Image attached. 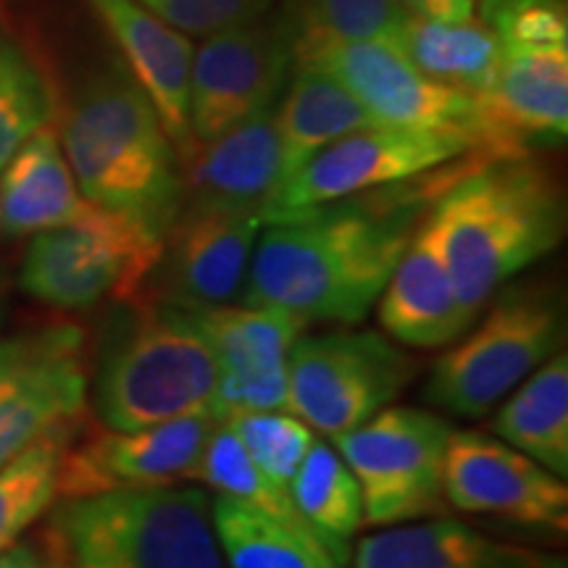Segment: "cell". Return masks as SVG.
Wrapping results in <instances>:
<instances>
[{"label":"cell","mask_w":568,"mask_h":568,"mask_svg":"<svg viewBox=\"0 0 568 568\" xmlns=\"http://www.w3.org/2000/svg\"><path fill=\"white\" fill-rule=\"evenodd\" d=\"M453 172H426L374 193L264 224L243 303L290 311L303 322L361 324L379 301L418 222Z\"/></svg>","instance_id":"1"},{"label":"cell","mask_w":568,"mask_h":568,"mask_svg":"<svg viewBox=\"0 0 568 568\" xmlns=\"http://www.w3.org/2000/svg\"><path fill=\"white\" fill-rule=\"evenodd\" d=\"M460 303L479 316L497 290L556 251L566 205L556 174L524 155H474L426 211Z\"/></svg>","instance_id":"2"},{"label":"cell","mask_w":568,"mask_h":568,"mask_svg":"<svg viewBox=\"0 0 568 568\" xmlns=\"http://www.w3.org/2000/svg\"><path fill=\"white\" fill-rule=\"evenodd\" d=\"M77 187L98 209L163 243L182 209V163L159 113L130 71L84 88L61 122Z\"/></svg>","instance_id":"3"},{"label":"cell","mask_w":568,"mask_h":568,"mask_svg":"<svg viewBox=\"0 0 568 568\" xmlns=\"http://www.w3.org/2000/svg\"><path fill=\"white\" fill-rule=\"evenodd\" d=\"M216 358L193 316L142 293L111 316L90 372L92 410L119 432L216 416Z\"/></svg>","instance_id":"4"},{"label":"cell","mask_w":568,"mask_h":568,"mask_svg":"<svg viewBox=\"0 0 568 568\" xmlns=\"http://www.w3.org/2000/svg\"><path fill=\"white\" fill-rule=\"evenodd\" d=\"M45 537L63 568H226L211 495L195 487L71 497L53 506Z\"/></svg>","instance_id":"5"},{"label":"cell","mask_w":568,"mask_h":568,"mask_svg":"<svg viewBox=\"0 0 568 568\" xmlns=\"http://www.w3.org/2000/svg\"><path fill=\"white\" fill-rule=\"evenodd\" d=\"M566 297L556 280H514L432 366L424 400L447 416L481 418L564 351Z\"/></svg>","instance_id":"6"},{"label":"cell","mask_w":568,"mask_h":568,"mask_svg":"<svg viewBox=\"0 0 568 568\" xmlns=\"http://www.w3.org/2000/svg\"><path fill=\"white\" fill-rule=\"evenodd\" d=\"M453 426L426 408L387 406L329 437L364 495V527L445 516V456Z\"/></svg>","instance_id":"7"},{"label":"cell","mask_w":568,"mask_h":568,"mask_svg":"<svg viewBox=\"0 0 568 568\" xmlns=\"http://www.w3.org/2000/svg\"><path fill=\"white\" fill-rule=\"evenodd\" d=\"M161 245L138 224L90 203L77 222L32 234L21 290L61 311L132 301L159 264Z\"/></svg>","instance_id":"8"},{"label":"cell","mask_w":568,"mask_h":568,"mask_svg":"<svg viewBox=\"0 0 568 568\" xmlns=\"http://www.w3.org/2000/svg\"><path fill=\"white\" fill-rule=\"evenodd\" d=\"M416 372L406 347L379 332L301 335L287 358V410L335 437L393 406Z\"/></svg>","instance_id":"9"},{"label":"cell","mask_w":568,"mask_h":568,"mask_svg":"<svg viewBox=\"0 0 568 568\" xmlns=\"http://www.w3.org/2000/svg\"><path fill=\"white\" fill-rule=\"evenodd\" d=\"M295 67L326 71L382 126L453 132L474 151L500 159L477 98L424 77L397 45L385 42H305L293 48Z\"/></svg>","instance_id":"10"},{"label":"cell","mask_w":568,"mask_h":568,"mask_svg":"<svg viewBox=\"0 0 568 568\" xmlns=\"http://www.w3.org/2000/svg\"><path fill=\"white\" fill-rule=\"evenodd\" d=\"M474 153L471 142L453 132L366 126L326 145L282 182L266 203L264 222H280L345 197L408 182Z\"/></svg>","instance_id":"11"},{"label":"cell","mask_w":568,"mask_h":568,"mask_svg":"<svg viewBox=\"0 0 568 568\" xmlns=\"http://www.w3.org/2000/svg\"><path fill=\"white\" fill-rule=\"evenodd\" d=\"M88 337L77 324H48L0 339V466L88 408Z\"/></svg>","instance_id":"12"},{"label":"cell","mask_w":568,"mask_h":568,"mask_svg":"<svg viewBox=\"0 0 568 568\" xmlns=\"http://www.w3.org/2000/svg\"><path fill=\"white\" fill-rule=\"evenodd\" d=\"M293 67L290 21L264 19L205 38L190 69V134L195 148L268 109Z\"/></svg>","instance_id":"13"},{"label":"cell","mask_w":568,"mask_h":568,"mask_svg":"<svg viewBox=\"0 0 568 568\" xmlns=\"http://www.w3.org/2000/svg\"><path fill=\"white\" fill-rule=\"evenodd\" d=\"M445 503L460 514L566 535L568 487L489 432L453 429L445 456Z\"/></svg>","instance_id":"14"},{"label":"cell","mask_w":568,"mask_h":568,"mask_svg":"<svg viewBox=\"0 0 568 568\" xmlns=\"http://www.w3.org/2000/svg\"><path fill=\"white\" fill-rule=\"evenodd\" d=\"M216 422L213 414H195L132 432L101 426L82 443L71 439L61 458L59 497L71 500L195 479Z\"/></svg>","instance_id":"15"},{"label":"cell","mask_w":568,"mask_h":568,"mask_svg":"<svg viewBox=\"0 0 568 568\" xmlns=\"http://www.w3.org/2000/svg\"><path fill=\"white\" fill-rule=\"evenodd\" d=\"M264 224L247 211H180L142 295L187 311L234 303Z\"/></svg>","instance_id":"16"},{"label":"cell","mask_w":568,"mask_h":568,"mask_svg":"<svg viewBox=\"0 0 568 568\" xmlns=\"http://www.w3.org/2000/svg\"><path fill=\"white\" fill-rule=\"evenodd\" d=\"M187 311V308H184ZM219 368L216 416L287 410V358L308 322L272 305L190 308Z\"/></svg>","instance_id":"17"},{"label":"cell","mask_w":568,"mask_h":568,"mask_svg":"<svg viewBox=\"0 0 568 568\" xmlns=\"http://www.w3.org/2000/svg\"><path fill=\"white\" fill-rule=\"evenodd\" d=\"M116 42L126 71L159 113L180 163L195 153L190 134V69L193 42L138 0H84Z\"/></svg>","instance_id":"18"},{"label":"cell","mask_w":568,"mask_h":568,"mask_svg":"<svg viewBox=\"0 0 568 568\" xmlns=\"http://www.w3.org/2000/svg\"><path fill=\"white\" fill-rule=\"evenodd\" d=\"M495 155H524L529 140L558 142L568 132L566 45L503 48L493 88L479 98Z\"/></svg>","instance_id":"19"},{"label":"cell","mask_w":568,"mask_h":568,"mask_svg":"<svg viewBox=\"0 0 568 568\" xmlns=\"http://www.w3.org/2000/svg\"><path fill=\"white\" fill-rule=\"evenodd\" d=\"M276 103L195 148L182 163L180 211H247L264 216L282 169Z\"/></svg>","instance_id":"20"},{"label":"cell","mask_w":568,"mask_h":568,"mask_svg":"<svg viewBox=\"0 0 568 568\" xmlns=\"http://www.w3.org/2000/svg\"><path fill=\"white\" fill-rule=\"evenodd\" d=\"M376 314L389 339L416 351L456 343L477 318L460 303L426 213L376 301Z\"/></svg>","instance_id":"21"},{"label":"cell","mask_w":568,"mask_h":568,"mask_svg":"<svg viewBox=\"0 0 568 568\" xmlns=\"http://www.w3.org/2000/svg\"><path fill=\"white\" fill-rule=\"evenodd\" d=\"M353 568H566L564 556L510 545L458 518H424L374 531L355 545Z\"/></svg>","instance_id":"22"},{"label":"cell","mask_w":568,"mask_h":568,"mask_svg":"<svg viewBox=\"0 0 568 568\" xmlns=\"http://www.w3.org/2000/svg\"><path fill=\"white\" fill-rule=\"evenodd\" d=\"M88 205L51 124L40 126L0 172V237H32L71 224Z\"/></svg>","instance_id":"23"},{"label":"cell","mask_w":568,"mask_h":568,"mask_svg":"<svg viewBox=\"0 0 568 568\" xmlns=\"http://www.w3.org/2000/svg\"><path fill=\"white\" fill-rule=\"evenodd\" d=\"M374 124L364 105L335 77L311 67H295L293 82L276 103L282 151L280 184L287 182L326 145Z\"/></svg>","instance_id":"24"},{"label":"cell","mask_w":568,"mask_h":568,"mask_svg":"<svg viewBox=\"0 0 568 568\" xmlns=\"http://www.w3.org/2000/svg\"><path fill=\"white\" fill-rule=\"evenodd\" d=\"M489 435L568 477V355L560 351L497 403Z\"/></svg>","instance_id":"25"},{"label":"cell","mask_w":568,"mask_h":568,"mask_svg":"<svg viewBox=\"0 0 568 568\" xmlns=\"http://www.w3.org/2000/svg\"><path fill=\"white\" fill-rule=\"evenodd\" d=\"M397 48L424 77L477 101L493 88L503 55L500 38L487 21H432L410 13Z\"/></svg>","instance_id":"26"},{"label":"cell","mask_w":568,"mask_h":568,"mask_svg":"<svg viewBox=\"0 0 568 568\" xmlns=\"http://www.w3.org/2000/svg\"><path fill=\"white\" fill-rule=\"evenodd\" d=\"M297 514L305 518L337 568L351 566V539L364 529V495L335 445L316 437L290 485Z\"/></svg>","instance_id":"27"},{"label":"cell","mask_w":568,"mask_h":568,"mask_svg":"<svg viewBox=\"0 0 568 568\" xmlns=\"http://www.w3.org/2000/svg\"><path fill=\"white\" fill-rule=\"evenodd\" d=\"M211 521L226 568H337L314 539L230 495L213 497Z\"/></svg>","instance_id":"28"},{"label":"cell","mask_w":568,"mask_h":568,"mask_svg":"<svg viewBox=\"0 0 568 568\" xmlns=\"http://www.w3.org/2000/svg\"><path fill=\"white\" fill-rule=\"evenodd\" d=\"M74 432L77 424L59 426L0 466V550L19 542L55 506L61 458Z\"/></svg>","instance_id":"29"},{"label":"cell","mask_w":568,"mask_h":568,"mask_svg":"<svg viewBox=\"0 0 568 568\" xmlns=\"http://www.w3.org/2000/svg\"><path fill=\"white\" fill-rule=\"evenodd\" d=\"M408 11L397 0H297L293 48L305 42H400Z\"/></svg>","instance_id":"30"},{"label":"cell","mask_w":568,"mask_h":568,"mask_svg":"<svg viewBox=\"0 0 568 568\" xmlns=\"http://www.w3.org/2000/svg\"><path fill=\"white\" fill-rule=\"evenodd\" d=\"M222 422L232 426L253 466L272 485L290 493L297 466L316 443V432L290 410H245L224 416Z\"/></svg>","instance_id":"31"},{"label":"cell","mask_w":568,"mask_h":568,"mask_svg":"<svg viewBox=\"0 0 568 568\" xmlns=\"http://www.w3.org/2000/svg\"><path fill=\"white\" fill-rule=\"evenodd\" d=\"M53 95L30 61L0 42V172L40 126L51 124Z\"/></svg>","instance_id":"32"},{"label":"cell","mask_w":568,"mask_h":568,"mask_svg":"<svg viewBox=\"0 0 568 568\" xmlns=\"http://www.w3.org/2000/svg\"><path fill=\"white\" fill-rule=\"evenodd\" d=\"M184 34H209L261 19L274 0H138Z\"/></svg>","instance_id":"33"},{"label":"cell","mask_w":568,"mask_h":568,"mask_svg":"<svg viewBox=\"0 0 568 568\" xmlns=\"http://www.w3.org/2000/svg\"><path fill=\"white\" fill-rule=\"evenodd\" d=\"M0 568H63L51 539H19L11 548L0 550Z\"/></svg>","instance_id":"34"},{"label":"cell","mask_w":568,"mask_h":568,"mask_svg":"<svg viewBox=\"0 0 568 568\" xmlns=\"http://www.w3.org/2000/svg\"><path fill=\"white\" fill-rule=\"evenodd\" d=\"M410 17L432 21L477 19L485 0H397Z\"/></svg>","instance_id":"35"},{"label":"cell","mask_w":568,"mask_h":568,"mask_svg":"<svg viewBox=\"0 0 568 568\" xmlns=\"http://www.w3.org/2000/svg\"><path fill=\"white\" fill-rule=\"evenodd\" d=\"M487 3H493V0H485V6H487ZM485 6H481V9H485Z\"/></svg>","instance_id":"36"}]
</instances>
